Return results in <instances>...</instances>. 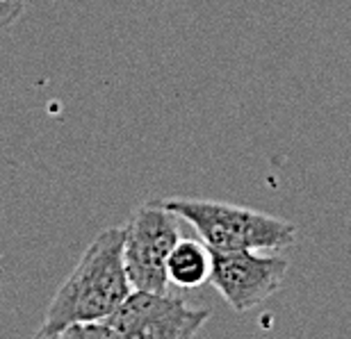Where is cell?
I'll list each match as a JSON object with an SVG mask.
<instances>
[{"mask_svg": "<svg viewBox=\"0 0 351 339\" xmlns=\"http://www.w3.org/2000/svg\"><path fill=\"white\" fill-rule=\"evenodd\" d=\"M213 249L199 239H178L173 246L169 264H167V278L169 285L180 289H196L210 282L213 275Z\"/></svg>", "mask_w": 351, "mask_h": 339, "instance_id": "8992f818", "label": "cell"}, {"mask_svg": "<svg viewBox=\"0 0 351 339\" xmlns=\"http://www.w3.org/2000/svg\"><path fill=\"white\" fill-rule=\"evenodd\" d=\"M210 282L235 312H249L283 287L287 262L280 255L263 251H213Z\"/></svg>", "mask_w": 351, "mask_h": 339, "instance_id": "5b68a950", "label": "cell"}, {"mask_svg": "<svg viewBox=\"0 0 351 339\" xmlns=\"http://www.w3.org/2000/svg\"><path fill=\"white\" fill-rule=\"evenodd\" d=\"M25 10V0H0V32L12 27Z\"/></svg>", "mask_w": 351, "mask_h": 339, "instance_id": "ba28073f", "label": "cell"}, {"mask_svg": "<svg viewBox=\"0 0 351 339\" xmlns=\"http://www.w3.org/2000/svg\"><path fill=\"white\" fill-rule=\"evenodd\" d=\"M55 339H114L110 323L105 319L98 321H78L62 328Z\"/></svg>", "mask_w": 351, "mask_h": 339, "instance_id": "52a82bcc", "label": "cell"}, {"mask_svg": "<svg viewBox=\"0 0 351 339\" xmlns=\"http://www.w3.org/2000/svg\"><path fill=\"white\" fill-rule=\"evenodd\" d=\"M123 232V262L132 289L167 294L171 287L167 264L180 239L176 214L165 208L162 201H149L135 210Z\"/></svg>", "mask_w": 351, "mask_h": 339, "instance_id": "3957f363", "label": "cell"}, {"mask_svg": "<svg viewBox=\"0 0 351 339\" xmlns=\"http://www.w3.org/2000/svg\"><path fill=\"white\" fill-rule=\"evenodd\" d=\"M165 208L185 218L213 251H280L297 242V228L278 216L208 199H167Z\"/></svg>", "mask_w": 351, "mask_h": 339, "instance_id": "7a4b0ae2", "label": "cell"}, {"mask_svg": "<svg viewBox=\"0 0 351 339\" xmlns=\"http://www.w3.org/2000/svg\"><path fill=\"white\" fill-rule=\"evenodd\" d=\"M210 310L187 307L176 296L132 289L123 305L108 316L114 339H187L201 333Z\"/></svg>", "mask_w": 351, "mask_h": 339, "instance_id": "277c9868", "label": "cell"}, {"mask_svg": "<svg viewBox=\"0 0 351 339\" xmlns=\"http://www.w3.org/2000/svg\"><path fill=\"white\" fill-rule=\"evenodd\" d=\"M123 228H105L91 239L73 273L62 282L46 307L37 337L55 339L62 328L78 321L108 319L132 292L123 262Z\"/></svg>", "mask_w": 351, "mask_h": 339, "instance_id": "6da1fadb", "label": "cell"}]
</instances>
